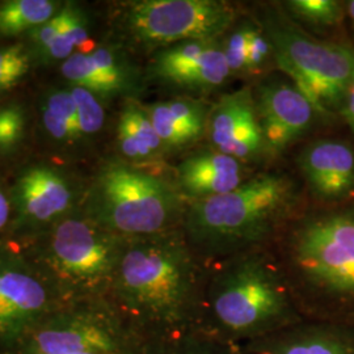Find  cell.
Returning a JSON list of instances; mask_svg holds the SVG:
<instances>
[{
  "mask_svg": "<svg viewBox=\"0 0 354 354\" xmlns=\"http://www.w3.org/2000/svg\"><path fill=\"white\" fill-rule=\"evenodd\" d=\"M71 95L75 100L80 136H91L100 131L105 121V112L95 93L88 89L75 87Z\"/></svg>",
  "mask_w": 354,
  "mask_h": 354,
  "instance_id": "cell-22",
  "label": "cell"
},
{
  "mask_svg": "<svg viewBox=\"0 0 354 354\" xmlns=\"http://www.w3.org/2000/svg\"><path fill=\"white\" fill-rule=\"evenodd\" d=\"M250 28L251 26H245L235 30L223 45V53L231 73H241L247 70Z\"/></svg>",
  "mask_w": 354,
  "mask_h": 354,
  "instance_id": "cell-25",
  "label": "cell"
},
{
  "mask_svg": "<svg viewBox=\"0 0 354 354\" xmlns=\"http://www.w3.org/2000/svg\"><path fill=\"white\" fill-rule=\"evenodd\" d=\"M340 115L345 120V122L349 125L354 133V87L352 84L348 89L345 100L342 102Z\"/></svg>",
  "mask_w": 354,
  "mask_h": 354,
  "instance_id": "cell-35",
  "label": "cell"
},
{
  "mask_svg": "<svg viewBox=\"0 0 354 354\" xmlns=\"http://www.w3.org/2000/svg\"><path fill=\"white\" fill-rule=\"evenodd\" d=\"M46 111L54 114L57 118H59L62 122H64L70 130L74 133L76 138L80 136L79 131V124H77V113H76V104L71 91L66 92H54L49 96L46 102Z\"/></svg>",
  "mask_w": 354,
  "mask_h": 354,
  "instance_id": "cell-26",
  "label": "cell"
},
{
  "mask_svg": "<svg viewBox=\"0 0 354 354\" xmlns=\"http://www.w3.org/2000/svg\"><path fill=\"white\" fill-rule=\"evenodd\" d=\"M256 112L264 143L272 151L286 149L322 117L304 92L286 82H273L259 89Z\"/></svg>",
  "mask_w": 354,
  "mask_h": 354,
  "instance_id": "cell-10",
  "label": "cell"
},
{
  "mask_svg": "<svg viewBox=\"0 0 354 354\" xmlns=\"http://www.w3.org/2000/svg\"><path fill=\"white\" fill-rule=\"evenodd\" d=\"M352 86L354 87V75H353V80H352Z\"/></svg>",
  "mask_w": 354,
  "mask_h": 354,
  "instance_id": "cell-38",
  "label": "cell"
},
{
  "mask_svg": "<svg viewBox=\"0 0 354 354\" xmlns=\"http://www.w3.org/2000/svg\"><path fill=\"white\" fill-rule=\"evenodd\" d=\"M206 131L216 151L239 162L260 151L264 138L252 92L243 88L223 96L209 112Z\"/></svg>",
  "mask_w": 354,
  "mask_h": 354,
  "instance_id": "cell-11",
  "label": "cell"
},
{
  "mask_svg": "<svg viewBox=\"0 0 354 354\" xmlns=\"http://www.w3.org/2000/svg\"><path fill=\"white\" fill-rule=\"evenodd\" d=\"M44 124L55 140H64L76 138L74 133L70 130V127L46 109L44 112Z\"/></svg>",
  "mask_w": 354,
  "mask_h": 354,
  "instance_id": "cell-32",
  "label": "cell"
},
{
  "mask_svg": "<svg viewBox=\"0 0 354 354\" xmlns=\"http://www.w3.org/2000/svg\"><path fill=\"white\" fill-rule=\"evenodd\" d=\"M62 17H64V13H62ZM74 50V45L71 44L70 38L66 35L64 28V21H62V26H61V30L59 33L57 35V37L53 39L49 48L46 49L48 54L55 58V59H67L68 57H71Z\"/></svg>",
  "mask_w": 354,
  "mask_h": 354,
  "instance_id": "cell-31",
  "label": "cell"
},
{
  "mask_svg": "<svg viewBox=\"0 0 354 354\" xmlns=\"http://www.w3.org/2000/svg\"><path fill=\"white\" fill-rule=\"evenodd\" d=\"M0 67H26L29 68V61L20 46L0 49Z\"/></svg>",
  "mask_w": 354,
  "mask_h": 354,
  "instance_id": "cell-33",
  "label": "cell"
},
{
  "mask_svg": "<svg viewBox=\"0 0 354 354\" xmlns=\"http://www.w3.org/2000/svg\"><path fill=\"white\" fill-rule=\"evenodd\" d=\"M345 11H346V17L351 20L352 29H353L354 32V0L345 1Z\"/></svg>",
  "mask_w": 354,
  "mask_h": 354,
  "instance_id": "cell-37",
  "label": "cell"
},
{
  "mask_svg": "<svg viewBox=\"0 0 354 354\" xmlns=\"http://www.w3.org/2000/svg\"><path fill=\"white\" fill-rule=\"evenodd\" d=\"M269 41L279 67L323 118L340 115L354 75V46L308 37L292 26L270 23Z\"/></svg>",
  "mask_w": 354,
  "mask_h": 354,
  "instance_id": "cell-6",
  "label": "cell"
},
{
  "mask_svg": "<svg viewBox=\"0 0 354 354\" xmlns=\"http://www.w3.org/2000/svg\"><path fill=\"white\" fill-rule=\"evenodd\" d=\"M114 281L124 302L150 319L192 330L200 322L201 270L184 234L143 236L122 248Z\"/></svg>",
  "mask_w": 354,
  "mask_h": 354,
  "instance_id": "cell-2",
  "label": "cell"
},
{
  "mask_svg": "<svg viewBox=\"0 0 354 354\" xmlns=\"http://www.w3.org/2000/svg\"><path fill=\"white\" fill-rule=\"evenodd\" d=\"M203 299L207 327L203 332L223 342H253L302 319L285 273L260 253H239L228 261Z\"/></svg>",
  "mask_w": 354,
  "mask_h": 354,
  "instance_id": "cell-3",
  "label": "cell"
},
{
  "mask_svg": "<svg viewBox=\"0 0 354 354\" xmlns=\"http://www.w3.org/2000/svg\"><path fill=\"white\" fill-rule=\"evenodd\" d=\"M19 197L28 216L48 221L70 206L71 192L67 183L50 168H32L19 183Z\"/></svg>",
  "mask_w": 354,
  "mask_h": 354,
  "instance_id": "cell-16",
  "label": "cell"
},
{
  "mask_svg": "<svg viewBox=\"0 0 354 354\" xmlns=\"http://www.w3.org/2000/svg\"><path fill=\"white\" fill-rule=\"evenodd\" d=\"M252 354H354V327L317 322L253 340Z\"/></svg>",
  "mask_w": 354,
  "mask_h": 354,
  "instance_id": "cell-12",
  "label": "cell"
},
{
  "mask_svg": "<svg viewBox=\"0 0 354 354\" xmlns=\"http://www.w3.org/2000/svg\"><path fill=\"white\" fill-rule=\"evenodd\" d=\"M236 17L221 0H140L122 6L121 26L143 46H174L221 37Z\"/></svg>",
  "mask_w": 354,
  "mask_h": 354,
  "instance_id": "cell-7",
  "label": "cell"
},
{
  "mask_svg": "<svg viewBox=\"0 0 354 354\" xmlns=\"http://www.w3.org/2000/svg\"><path fill=\"white\" fill-rule=\"evenodd\" d=\"M62 21H64V17H62V12H61L53 16L50 20L46 21L45 24L37 26L33 37L41 48H44L45 50L49 48L53 39L57 37V35L59 33Z\"/></svg>",
  "mask_w": 354,
  "mask_h": 354,
  "instance_id": "cell-30",
  "label": "cell"
},
{
  "mask_svg": "<svg viewBox=\"0 0 354 354\" xmlns=\"http://www.w3.org/2000/svg\"><path fill=\"white\" fill-rule=\"evenodd\" d=\"M120 122L127 127L140 149V159L151 158L163 149L165 143L156 134L151 120L145 109L136 104H129L122 111Z\"/></svg>",
  "mask_w": 354,
  "mask_h": 354,
  "instance_id": "cell-21",
  "label": "cell"
},
{
  "mask_svg": "<svg viewBox=\"0 0 354 354\" xmlns=\"http://www.w3.org/2000/svg\"><path fill=\"white\" fill-rule=\"evenodd\" d=\"M80 354H96V353H80Z\"/></svg>",
  "mask_w": 354,
  "mask_h": 354,
  "instance_id": "cell-39",
  "label": "cell"
},
{
  "mask_svg": "<svg viewBox=\"0 0 354 354\" xmlns=\"http://www.w3.org/2000/svg\"><path fill=\"white\" fill-rule=\"evenodd\" d=\"M10 215V203L7 201L4 193L0 190V228L4 227V225L8 221Z\"/></svg>",
  "mask_w": 354,
  "mask_h": 354,
  "instance_id": "cell-36",
  "label": "cell"
},
{
  "mask_svg": "<svg viewBox=\"0 0 354 354\" xmlns=\"http://www.w3.org/2000/svg\"><path fill=\"white\" fill-rule=\"evenodd\" d=\"M89 55L104 75L111 79L120 88H127V76L125 70L112 51L106 48H97Z\"/></svg>",
  "mask_w": 354,
  "mask_h": 354,
  "instance_id": "cell-27",
  "label": "cell"
},
{
  "mask_svg": "<svg viewBox=\"0 0 354 354\" xmlns=\"http://www.w3.org/2000/svg\"><path fill=\"white\" fill-rule=\"evenodd\" d=\"M286 266L299 313L354 327V201L298 221L286 241Z\"/></svg>",
  "mask_w": 354,
  "mask_h": 354,
  "instance_id": "cell-1",
  "label": "cell"
},
{
  "mask_svg": "<svg viewBox=\"0 0 354 354\" xmlns=\"http://www.w3.org/2000/svg\"><path fill=\"white\" fill-rule=\"evenodd\" d=\"M146 112L165 146L190 145L201 138L207 129L209 112L203 102L197 100L176 99L156 102Z\"/></svg>",
  "mask_w": 354,
  "mask_h": 354,
  "instance_id": "cell-14",
  "label": "cell"
},
{
  "mask_svg": "<svg viewBox=\"0 0 354 354\" xmlns=\"http://www.w3.org/2000/svg\"><path fill=\"white\" fill-rule=\"evenodd\" d=\"M298 165L308 189L323 206L353 203V143L342 138H319L304 147Z\"/></svg>",
  "mask_w": 354,
  "mask_h": 354,
  "instance_id": "cell-9",
  "label": "cell"
},
{
  "mask_svg": "<svg viewBox=\"0 0 354 354\" xmlns=\"http://www.w3.org/2000/svg\"><path fill=\"white\" fill-rule=\"evenodd\" d=\"M62 74L76 87L88 89L95 95L108 96L118 93L120 88L111 79L102 74L89 54L75 53L62 64Z\"/></svg>",
  "mask_w": 354,
  "mask_h": 354,
  "instance_id": "cell-19",
  "label": "cell"
},
{
  "mask_svg": "<svg viewBox=\"0 0 354 354\" xmlns=\"http://www.w3.org/2000/svg\"><path fill=\"white\" fill-rule=\"evenodd\" d=\"M55 11V3L49 0H11L0 6V33L16 36L26 29L37 28L49 21Z\"/></svg>",
  "mask_w": 354,
  "mask_h": 354,
  "instance_id": "cell-18",
  "label": "cell"
},
{
  "mask_svg": "<svg viewBox=\"0 0 354 354\" xmlns=\"http://www.w3.org/2000/svg\"><path fill=\"white\" fill-rule=\"evenodd\" d=\"M33 346L36 354H114L118 342L108 329L96 323H76L39 332Z\"/></svg>",
  "mask_w": 354,
  "mask_h": 354,
  "instance_id": "cell-17",
  "label": "cell"
},
{
  "mask_svg": "<svg viewBox=\"0 0 354 354\" xmlns=\"http://www.w3.org/2000/svg\"><path fill=\"white\" fill-rule=\"evenodd\" d=\"M64 28L74 48H83L88 41V30L80 13L67 7L64 11Z\"/></svg>",
  "mask_w": 354,
  "mask_h": 354,
  "instance_id": "cell-29",
  "label": "cell"
},
{
  "mask_svg": "<svg viewBox=\"0 0 354 354\" xmlns=\"http://www.w3.org/2000/svg\"><path fill=\"white\" fill-rule=\"evenodd\" d=\"M24 114L15 106L0 111V150L17 145L24 134Z\"/></svg>",
  "mask_w": 354,
  "mask_h": 354,
  "instance_id": "cell-24",
  "label": "cell"
},
{
  "mask_svg": "<svg viewBox=\"0 0 354 354\" xmlns=\"http://www.w3.org/2000/svg\"><path fill=\"white\" fill-rule=\"evenodd\" d=\"M288 8L301 20L322 29L340 28L345 17V1L337 0H291Z\"/></svg>",
  "mask_w": 354,
  "mask_h": 354,
  "instance_id": "cell-20",
  "label": "cell"
},
{
  "mask_svg": "<svg viewBox=\"0 0 354 354\" xmlns=\"http://www.w3.org/2000/svg\"><path fill=\"white\" fill-rule=\"evenodd\" d=\"M297 200L289 177L263 174L225 194L193 201L183 219L184 236L200 254L241 253L269 236Z\"/></svg>",
  "mask_w": 354,
  "mask_h": 354,
  "instance_id": "cell-4",
  "label": "cell"
},
{
  "mask_svg": "<svg viewBox=\"0 0 354 354\" xmlns=\"http://www.w3.org/2000/svg\"><path fill=\"white\" fill-rule=\"evenodd\" d=\"M273 50L269 38L260 33L257 29L250 28L248 53H247V70L256 71L266 64L270 51Z\"/></svg>",
  "mask_w": 354,
  "mask_h": 354,
  "instance_id": "cell-28",
  "label": "cell"
},
{
  "mask_svg": "<svg viewBox=\"0 0 354 354\" xmlns=\"http://www.w3.org/2000/svg\"><path fill=\"white\" fill-rule=\"evenodd\" d=\"M95 223L111 234L152 236L174 231L185 210L180 190L136 167L112 163L92 192Z\"/></svg>",
  "mask_w": 354,
  "mask_h": 354,
  "instance_id": "cell-5",
  "label": "cell"
},
{
  "mask_svg": "<svg viewBox=\"0 0 354 354\" xmlns=\"http://www.w3.org/2000/svg\"><path fill=\"white\" fill-rule=\"evenodd\" d=\"M26 67H0V88H7L16 84L26 75Z\"/></svg>",
  "mask_w": 354,
  "mask_h": 354,
  "instance_id": "cell-34",
  "label": "cell"
},
{
  "mask_svg": "<svg viewBox=\"0 0 354 354\" xmlns=\"http://www.w3.org/2000/svg\"><path fill=\"white\" fill-rule=\"evenodd\" d=\"M46 302L42 285L16 270L0 272V333L17 329L41 311Z\"/></svg>",
  "mask_w": 354,
  "mask_h": 354,
  "instance_id": "cell-15",
  "label": "cell"
},
{
  "mask_svg": "<svg viewBox=\"0 0 354 354\" xmlns=\"http://www.w3.org/2000/svg\"><path fill=\"white\" fill-rule=\"evenodd\" d=\"M178 189L193 201L225 194L241 184L239 160L222 152H200L177 169Z\"/></svg>",
  "mask_w": 354,
  "mask_h": 354,
  "instance_id": "cell-13",
  "label": "cell"
},
{
  "mask_svg": "<svg viewBox=\"0 0 354 354\" xmlns=\"http://www.w3.org/2000/svg\"><path fill=\"white\" fill-rule=\"evenodd\" d=\"M113 234L82 219H67L55 228L51 250L58 269L82 281L108 279L115 272L122 247Z\"/></svg>",
  "mask_w": 354,
  "mask_h": 354,
  "instance_id": "cell-8",
  "label": "cell"
},
{
  "mask_svg": "<svg viewBox=\"0 0 354 354\" xmlns=\"http://www.w3.org/2000/svg\"><path fill=\"white\" fill-rule=\"evenodd\" d=\"M231 342L215 339L203 330H190L175 354H235Z\"/></svg>",
  "mask_w": 354,
  "mask_h": 354,
  "instance_id": "cell-23",
  "label": "cell"
}]
</instances>
